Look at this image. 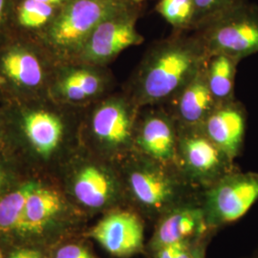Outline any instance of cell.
Segmentation results:
<instances>
[{"instance_id": "cell-16", "label": "cell", "mask_w": 258, "mask_h": 258, "mask_svg": "<svg viewBox=\"0 0 258 258\" xmlns=\"http://www.w3.org/2000/svg\"><path fill=\"white\" fill-rule=\"evenodd\" d=\"M23 128L30 144L42 156H49L58 148L64 136L62 120L46 111L28 113Z\"/></svg>"}, {"instance_id": "cell-19", "label": "cell", "mask_w": 258, "mask_h": 258, "mask_svg": "<svg viewBox=\"0 0 258 258\" xmlns=\"http://www.w3.org/2000/svg\"><path fill=\"white\" fill-rule=\"evenodd\" d=\"M3 73L18 85L32 88L42 82V68L38 59L24 49H13L1 60Z\"/></svg>"}, {"instance_id": "cell-17", "label": "cell", "mask_w": 258, "mask_h": 258, "mask_svg": "<svg viewBox=\"0 0 258 258\" xmlns=\"http://www.w3.org/2000/svg\"><path fill=\"white\" fill-rule=\"evenodd\" d=\"M63 207L64 202L60 194L37 185L28 197L19 232H41L47 224L62 211Z\"/></svg>"}, {"instance_id": "cell-31", "label": "cell", "mask_w": 258, "mask_h": 258, "mask_svg": "<svg viewBox=\"0 0 258 258\" xmlns=\"http://www.w3.org/2000/svg\"><path fill=\"white\" fill-rule=\"evenodd\" d=\"M3 181H4V174H3V171H2L1 168H0V187L2 186Z\"/></svg>"}, {"instance_id": "cell-28", "label": "cell", "mask_w": 258, "mask_h": 258, "mask_svg": "<svg viewBox=\"0 0 258 258\" xmlns=\"http://www.w3.org/2000/svg\"><path fill=\"white\" fill-rule=\"evenodd\" d=\"M5 6H6V0H0V20L2 19Z\"/></svg>"}, {"instance_id": "cell-5", "label": "cell", "mask_w": 258, "mask_h": 258, "mask_svg": "<svg viewBox=\"0 0 258 258\" xmlns=\"http://www.w3.org/2000/svg\"><path fill=\"white\" fill-rule=\"evenodd\" d=\"M71 192L76 202L89 212H108L126 205L118 165L90 151L75 162Z\"/></svg>"}, {"instance_id": "cell-21", "label": "cell", "mask_w": 258, "mask_h": 258, "mask_svg": "<svg viewBox=\"0 0 258 258\" xmlns=\"http://www.w3.org/2000/svg\"><path fill=\"white\" fill-rule=\"evenodd\" d=\"M156 12L175 32H189L194 16V0H159Z\"/></svg>"}, {"instance_id": "cell-22", "label": "cell", "mask_w": 258, "mask_h": 258, "mask_svg": "<svg viewBox=\"0 0 258 258\" xmlns=\"http://www.w3.org/2000/svg\"><path fill=\"white\" fill-rule=\"evenodd\" d=\"M215 234H207L202 237L182 240L168 244L158 249L151 258H195L206 247H209Z\"/></svg>"}, {"instance_id": "cell-4", "label": "cell", "mask_w": 258, "mask_h": 258, "mask_svg": "<svg viewBox=\"0 0 258 258\" xmlns=\"http://www.w3.org/2000/svg\"><path fill=\"white\" fill-rule=\"evenodd\" d=\"M194 32L202 40L208 55L224 54L240 62L258 53V7L243 0Z\"/></svg>"}, {"instance_id": "cell-14", "label": "cell", "mask_w": 258, "mask_h": 258, "mask_svg": "<svg viewBox=\"0 0 258 258\" xmlns=\"http://www.w3.org/2000/svg\"><path fill=\"white\" fill-rule=\"evenodd\" d=\"M163 105L171 114L178 127L202 125L217 105L208 83L206 60L180 91Z\"/></svg>"}, {"instance_id": "cell-6", "label": "cell", "mask_w": 258, "mask_h": 258, "mask_svg": "<svg viewBox=\"0 0 258 258\" xmlns=\"http://www.w3.org/2000/svg\"><path fill=\"white\" fill-rule=\"evenodd\" d=\"M206 220L217 233L240 220L258 201V172L237 166L201 191Z\"/></svg>"}, {"instance_id": "cell-25", "label": "cell", "mask_w": 258, "mask_h": 258, "mask_svg": "<svg viewBox=\"0 0 258 258\" xmlns=\"http://www.w3.org/2000/svg\"><path fill=\"white\" fill-rule=\"evenodd\" d=\"M55 258H98L83 243H69L59 248Z\"/></svg>"}, {"instance_id": "cell-23", "label": "cell", "mask_w": 258, "mask_h": 258, "mask_svg": "<svg viewBox=\"0 0 258 258\" xmlns=\"http://www.w3.org/2000/svg\"><path fill=\"white\" fill-rule=\"evenodd\" d=\"M54 10V6L37 0H24L20 3L18 11L19 23L23 27H41L51 19Z\"/></svg>"}, {"instance_id": "cell-32", "label": "cell", "mask_w": 258, "mask_h": 258, "mask_svg": "<svg viewBox=\"0 0 258 258\" xmlns=\"http://www.w3.org/2000/svg\"><path fill=\"white\" fill-rule=\"evenodd\" d=\"M0 258H3V255H2V252H1V250H0Z\"/></svg>"}, {"instance_id": "cell-3", "label": "cell", "mask_w": 258, "mask_h": 258, "mask_svg": "<svg viewBox=\"0 0 258 258\" xmlns=\"http://www.w3.org/2000/svg\"><path fill=\"white\" fill-rule=\"evenodd\" d=\"M139 111L124 92L96 102L82 123L89 151L115 164L127 156L134 148Z\"/></svg>"}, {"instance_id": "cell-24", "label": "cell", "mask_w": 258, "mask_h": 258, "mask_svg": "<svg viewBox=\"0 0 258 258\" xmlns=\"http://www.w3.org/2000/svg\"><path fill=\"white\" fill-rule=\"evenodd\" d=\"M243 0H194V16L191 30L194 31L201 24L237 5Z\"/></svg>"}, {"instance_id": "cell-27", "label": "cell", "mask_w": 258, "mask_h": 258, "mask_svg": "<svg viewBox=\"0 0 258 258\" xmlns=\"http://www.w3.org/2000/svg\"><path fill=\"white\" fill-rule=\"evenodd\" d=\"M37 1H39V2H42V3H45V4L55 7V6H62L66 0H37Z\"/></svg>"}, {"instance_id": "cell-20", "label": "cell", "mask_w": 258, "mask_h": 258, "mask_svg": "<svg viewBox=\"0 0 258 258\" xmlns=\"http://www.w3.org/2000/svg\"><path fill=\"white\" fill-rule=\"evenodd\" d=\"M37 186L27 183L0 200V231H19L28 197Z\"/></svg>"}, {"instance_id": "cell-13", "label": "cell", "mask_w": 258, "mask_h": 258, "mask_svg": "<svg viewBox=\"0 0 258 258\" xmlns=\"http://www.w3.org/2000/svg\"><path fill=\"white\" fill-rule=\"evenodd\" d=\"M248 114L237 99L216 105L200 126L212 142L234 161L244 149Z\"/></svg>"}, {"instance_id": "cell-10", "label": "cell", "mask_w": 258, "mask_h": 258, "mask_svg": "<svg viewBox=\"0 0 258 258\" xmlns=\"http://www.w3.org/2000/svg\"><path fill=\"white\" fill-rule=\"evenodd\" d=\"M146 223L141 214L124 205L105 212L85 235L97 241L112 256L145 255Z\"/></svg>"}, {"instance_id": "cell-7", "label": "cell", "mask_w": 258, "mask_h": 258, "mask_svg": "<svg viewBox=\"0 0 258 258\" xmlns=\"http://www.w3.org/2000/svg\"><path fill=\"white\" fill-rule=\"evenodd\" d=\"M133 0H66L49 30V38L66 55L78 57L93 31Z\"/></svg>"}, {"instance_id": "cell-9", "label": "cell", "mask_w": 258, "mask_h": 258, "mask_svg": "<svg viewBox=\"0 0 258 258\" xmlns=\"http://www.w3.org/2000/svg\"><path fill=\"white\" fill-rule=\"evenodd\" d=\"M144 0H133L101 22L76 58L87 64L104 66L130 47L144 42L137 30Z\"/></svg>"}, {"instance_id": "cell-8", "label": "cell", "mask_w": 258, "mask_h": 258, "mask_svg": "<svg viewBox=\"0 0 258 258\" xmlns=\"http://www.w3.org/2000/svg\"><path fill=\"white\" fill-rule=\"evenodd\" d=\"M176 166L184 179L200 190L237 167L201 127H178Z\"/></svg>"}, {"instance_id": "cell-26", "label": "cell", "mask_w": 258, "mask_h": 258, "mask_svg": "<svg viewBox=\"0 0 258 258\" xmlns=\"http://www.w3.org/2000/svg\"><path fill=\"white\" fill-rule=\"evenodd\" d=\"M9 258H41V254L36 249H21L13 251Z\"/></svg>"}, {"instance_id": "cell-11", "label": "cell", "mask_w": 258, "mask_h": 258, "mask_svg": "<svg viewBox=\"0 0 258 258\" xmlns=\"http://www.w3.org/2000/svg\"><path fill=\"white\" fill-rule=\"evenodd\" d=\"M178 126L164 105L140 108L133 150L157 162L176 166Z\"/></svg>"}, {"instance_id": "cell-2", "label": "cell", "mask_w": 258, "mask_h": 258, "mask_svg": "<svg viewBox=\"0 0 258 258\" xmlns=\"http://www.w3.org/2000/svg\"><path fill=\"white\" fill-rule=\"evenodd\" d=\"M117 165L126 205L152 225L176 207L201 199L202 190L189 184L176 166L157 162L134 150Z\"/></svg>"}, {"instance_id": "cell-18", "label": "cell", "mask_w": 258, "mask_h": 258, "mask_svg": "<svg viewBox=\"0 0 258 258\" xmlns=\"http://www.w3.org/2000/svg\"><path fill=\"white\" fill-rule=\"evenodd\" d=\"M239 61L224 54L208 55L206 59L207 79L212 96L218 104L236 99L235 76Z\"/></svg>"}, {"instance_id": "cell-12", "label": "cell", "mask_w": 258, "mask_h": 258, "mask_svg": "<svg viewBox=\"0 0 258 258\" xmlns=\"http://www.w3.org/2000/svg\"><path fill=\"white\" fill-rule=\"evenodd\" d=\"M154 231L146 244L145 256L151 258L158 249L168 244L185 239L215 234L206 220L201 199L180 205L160 217L153 225Z\"/></svg>"}, {"instance_id": "cell-30", "label": "cell", "mask_w": 258, "mask_h": 258, "mask_svg": "<svg viewBox=\"0 0 258 258\" xmlns=\"http://www.w3.org/2000/svg\"><path fill=\"white\" fill-rule=\"evenodd\" d=\"M245 258H258V246L256 249H254L249 255Z\"/></svg>"}, {"instance_id": "cell-1", "label": "cell", "mask_w": 258, "mask_h": 258, "mask_svg": "<svg viewBox=\"0 0 258 258\" xmlns=\"http://www.w3.org/2000/svg\"><path fill=\"white\" fill-rule=\"evenodd\" d=\"M207 56L195 32L173 31L148 47L123 92L140 108L163 105L196 74Z\"/></svg>"}, {"instance_id": "cell-15", "label": "cell", "mask_w": 258, "mask_h": 258, "mask_svg": "<svg viewBox=\"0 0 258 258\" xmlns=\"http://www.w3.org/2000/svg\"><path fill=\"white\" fill-rule=\"evenodd\" d=\"M110 78L103 66L79 64L68 68L62 76L58 90L67 102L74 103L98 102L108 91Z\"/></svg>"}, {"instance_id": "cell-29", "label": "cell", "mask_w": 258, "mask_h": 258, "mask_svg": "<svg viewBox=\"0 0 258 258\" xmlns=\"http://www.w3.org/2000/svg\"><path fill=\"white\" fill-rule=\"evenodd\" d=\"M207 251H208V247L204 248L195 258H207Z\"/></svg>"}]
</instances>
